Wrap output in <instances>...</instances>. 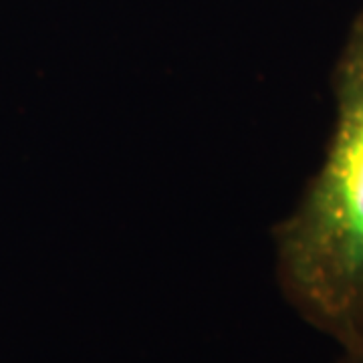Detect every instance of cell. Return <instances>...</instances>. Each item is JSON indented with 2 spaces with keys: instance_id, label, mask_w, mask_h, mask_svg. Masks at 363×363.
<instances>
[{
  "instance_id": "1",
  "label": "cell",
  "mask_w": 363,
  "mask_h": 363,
  "mask_svg": "<svg viewBox=\"0 0 363 363\" xmlns=\"http://www.w3.org/2000/svg\"><path fill=\"white\" fill-rule=\"evenodd\" d=\"M331 91L335 116L323 162L272 236L286 301L347 345L363 335V11L333 65Z\"/></svg>"
},
{
  "instance_id": "2",
  "label": "cell",
  "mask_w": 363,
  "mask_h": 363,
  "mask_svg": "<svg viewBox=\"0 0 363 363\" xmlns=\"http://www.w3.org/2000/svg\"><path fill=\"white\" fill-rule=\"evenodd\" d=\"M337 363H363V335L347 345H341V357Z\"/></svg>"
}]
</instances>
